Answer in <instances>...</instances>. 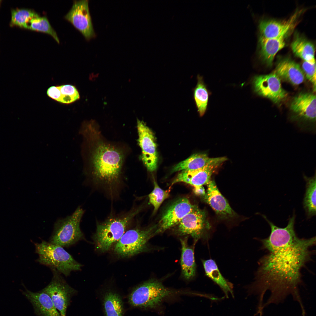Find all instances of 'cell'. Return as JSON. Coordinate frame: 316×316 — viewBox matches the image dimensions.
I'll use <instances>...</instances> for the list:
<instances>
[{
	"instance_id": "8fae6325",
	"label": "cell",
	"mask_w": 316,
	"mask_h": 316,
	"mask_svg": "<svg viewBox=\"0 0 316 316\" xmlns=\"http://www.w3.org/2000/svg\"><path fill=\"white\" fill-rule=\"evenodd\" d=\"M175 226V232L179 236L190 235L195 240L204 237L210 228L203 210L196 206Z\"/></svg>"
},
{
	"instance_id": "6da1fadb",
	"label": "cell",
	"mask_w": 316,
	"mask_h": 316,
	"mask_svg": "<svg viewBox=\"0 0 316 316\" xmlns=\"http://www.w3.org/2000/svg\"><path fill=\"white\" fill-rule=\"evenodd\" d=\"M315 237L300 238L293 244L277 251L269 252L259 262L255 280L248 293L257 295V308L279 303L291 294L304 307L299 292L302 282L301 271L310 260V249L315 245Z\"/></svg>"
},
{
	"instance_id": "7402d4cb",
	"label": "cell",
	"mask_w": 316,
	"mask_h": 316,
	"mask_svg": "<svg viewBox=\"0 0 316 316\" xmlns=\"http://www.w3.org/2000/svg\"><path fill=\"white\" fill-rule=\"evenodd\" d=\"M291 47L296 56L311 64H315V49L311 42L297 34L295 36Z\"/></svg>"
},
{
	"instance_id": "d6986e66",
	"label": "cell",
	"mask_w": 316,
	"mask_h": 316,
	"mask_svg": "<svg viewBox=\"0 0 316 316\" xmlns=\"http://www.w3.org/2000/svg\"><path fill=\"white\" fill-rule=\"evenodd\" d=\"M297 12L286 20H262L259 25L260 36L265 38H272L288 34L295 23L298 15Z\"/></svg>"
},
{
	"instance_id": "9c48e42d",
	"label": "cell",
	"mask_w": 316,
	"mask_h": 316,
	"mask_svg": "<svg viewBox=\"0 0 316 316\" xmlns=\"http://www.w3.org/2000/svg\"><path fill=\"white\" fill-rule=\"evenodd\" d=\"M51 269L53 274L51 280L42 290L50 297L61 316H66L71 298L77 293V291L67 283L56 269Z\"/></svg>"
},
{
	"instance_id": "ba28073f",
	"label": "cell",
	"mask_w": 316,
	"mask_h": 316,
	"mask_svg": "<svg viewBox=\"0 0 316 316\" xmlns=\"http://www.w3.org/2000/svg\"><path fill=\"white\" fill-rule=\"evenodd\" d=\"M290 109L294 114L298 126L304 132L315 133L316 96L310 93H300L293 99Z\"/></svg>"
},
{
	"instance_id": "d6a6232c",
	"label": "cell",
	"mask_w": 316,
	"mask_h": 316,
	"mask_svg": "<svg viewBox=\"0 0 316 316\" xmlns=\"http://www.w3.org/2000/svg\"><path fill=\"white\" fill-rule=\"evenodd\" d=\"M302 70L307 78L313 84L315 91L316 88V64H311L304 61Z\"/></svg>"
},
{
	"instance_id": "4316f807",
	"label": "cell",
	"mask_w": 316,
	"mask_h": 316,
	"mask_svg": "<svg viewBox=\"0 0 316 316\" xmlns=\"http://www.w3.org/2000/svg\"><path fill=\"white\" fill-rule=\"evenodd\" d=\"M103 302L106 316H123V304L118 294L112 291H108L103 296Z\"/></svg>"
},
{
	"instance_id": "4fadbf2b",
	"label": "cell",
	"mask_w": 316,
	"mask_h": 316,
	"mask_svg": "<svg viewBox=\"0 0 316 316\" xmlns=\"http://www.w3.org/2000/svg\"><path fill=\"white\" fill-rule=\"evenodd\" d=\"M138 143L142 151L141 159L147 170H156L158 161L157 145L152 132L142 121L137 119Z\"/></svg>"
},
{
	"instance_id": "1f68e13d",
	"label": "cell",
	"mask_w": 316,
	"mask_h": 316,
	"mask_svg": "<svg viewBox=\"0 0 316 316\" xmlns=\"http://www.w3.org/2000/svg\"><path fill=\"white\" fill-rule=\"evenodd\" d=\"M61 92L59 102L65 104L73 102L80 98L79 93L76 87L70 85L59 86Z\"/></svg>"
},
{
	"instance_id": "cb8c5ba5",
	"label": "cell",
	"mask_w": 316,
	"mask_h": 316,
	"mask_svg": "<svg viewBox=\"0 0 316 316\" xmlns=\"http://www.w3.org/2000/svg\"><path fill=\"white\" fill-rule=\"evenodd\" d=\"M219 158H210L204 153L195 154L175 165L172 168L171 171L173 173L199 169L217 161Z\"/></svg>"
},
{
	"instance_id": "44dd1931",
	"label": "cell",
	"mask_w": 316,
	"mask_h": 316,
	"mask_svg": "<svg viewBox=\"0 0 316 316\" xmlns=\"http://www.w3.org/2000/svg\"><path fill=\"white\" fill-rule=\"evenodd\" d=\"M287 34L272 38L260 36L259 40L260 56L267 66H271L272 65L276 55L285 46V39Z\"/></svg>"
},
{
	"instance_id": "f546056e",
	"label": "cell",
	"mask_w": 316,
	"mask_h": 316,
	"mask_svg": "<svg viewBox=\"0 0 316 316\" xmlns=\"http://www.w3.org/2000/svg\"><path fill=\"white\" fill-rule=\"evenodd\" d=\"M154 188L148 195V197L150 203L154 207V213L157 211L163 202L169 197L171 188L164 190L159 187L154 180Z\"/></svg>"
},
{
	"instance_id": "5bb4252c",
	"label": "cell",
	"mask_w": 316,
	"mask_h": 316,
	"mask_svg": "<svg viewBox=\"0 0 316 316\" xmlns=\"http://www.w3.org/2000/svg\"><path fill=\"white\" fill-rule=\"evenodd\" d=\"M65 18L71 22L87 39L95 35L87 0L75 1Z\"/></svg>"
},
{
	"instance_id": "f1b7e54d",
	"label": "cell",
	"mask_w": 316,
	"mask_h": 316,
	"mask_svg": "<svg viewBox=\"0 0 316 316\" xmlns=\"http://www.w3.org/2000/svg\"><path fill=\"white\" fill-rule=\"evenodd\" d=\"M27 28L48 33L58 43L59 39L56 32L52 28L46 17L40 16L31 19L27 24Z\"/></svg>"
},
{
	"instance_id": "52a82bcc",
	"label": "cell",
	"mask_w": 316,
	"mask_h": 316,
	"mask_svg": "<svg viewBox=\"0 0 316 316\" xmlns=\"http://www.w3.org/2000/svg\"><path fill=\"white\" fill-rule=\"evenodd\" d=\"M157 225L142 229L135 228L128 230L116 242L114 253L122 257L133 256L145 250L149 240L155 234Z\"/></svg>"
},
{
	"instance_id": "ac0fdd59",
	"label": "cell",
	"mask_w": 316,
	"mask_h": 316,
	"mask_svg": "<svg viewBox=\"0 0 316 316\" xmlns=\"http://www.w3.org/2000/svg\"><path fill=\"white\" fill-rule=\"evenodd\" d=\"M22 293L32 304L37 316H61L49 296L41 290L32 292L25 288Z\"/></svg>"
},
{
	"instance_id": "9a60e30c",
	"label": "cell",
	"mask_w": 316,
	"mask_h": 316,
	"mask_svg": "<svg viewBox=\"0 0 316 316\" xmlns=\"http://www.w3.org/2000/svg\"><path fill=\"white\" fill-rule=\"evenodd\" d=\"M226 160L225 157H219L217 161L202 168L194 170L182 171L173 181L171 185L182 182L189 184L194 188L203 187V185H207L211 181V177L215 169Z\"/></svg>"
},
{
	"instance_id": "7a4b0ae2",
	"label": "cell",
	"mask_w": 316,
	"mask_h": 316,
	"mask_svg": "<svg viewBox=\"0 0 316 316\" xmlns=\"http://www.w3.org/2000/svg\"><path fill=\"white\" fill-rule=\"evenodd\" d=\"M86 124L90 174L96 183L113 191L121 181L124 149L104 138L94 121Z\"/></svg>"
},
{
	"instance_id": "2e32d148",
	"label": "cell",
	"mask_w": 316,
	"mask_h": 316,
	"mask_svg": "<svg viewBox=\"0 0 316 316\" xmlns=\"http://www.w3.org/2000/svg\"><path fill=\"white\" fill-rule=\"evenodd\" d=\"M196 206L186 198H180L171 205L162 215L159 222L156 233L175 226Z\"/></svg>"
},
{
	"instance_id": "8992f818",
	"label": "cell",
	"mask_w": 316,
	"mask_h": 316,
	"mask_svg": "<svg viewBox=\"0 0 316 316\" xmlns=\"http://www.w3.org/2000/svg\"><path fill=\"white\" fill-rule=\"evenodd\" d=\"M84 213L79 207L71 215L57 220L49 242L63 247H68L83 238L80 227L81 220Z\"/></svg>"
},
{
	"instance_id": "484cf974",
	"label": "cell",
	"mask_w": 316,
	"mask_h": 316,
	"mask_svg": "<svg viewBox=\"0 0 316 316\" xmlns=\"http://www.w3.org/2000/svg\"><path fill=\"white\" fill-rule=\"evenodd\" d=\"M202 263L206 275L221 289L226 298L230 293L234 297L232 287L222 275L215 261L209 259L203 260Z\"/></svg>"
},
{
	"instance_id": "4dcf8cb0",
	"label": "cell",
	"mask_w": 316,
	"mask_h": 316,
	"mask_svg": "<svg viewBox=\"0 0 316 316\" xmlns=\"http://www.w3.org/2000/svg\"><path fill=\"white\" fill-rule=\"evenodd\" d=\"M39 16L36 12L31 10H14L12 13V23L14 25L27 28L29 21L33 18Z\"/></svg>"
},
{
	"instance_id": "277c9868",
	"label": "cell",
	"mask_w": 316,
	"mask_h": 316,
	"mask_svg": "<svg viewBox=\"0 0 316 316\" xmlns=\"http://www.w3.org/2000/svg\"><path fill=\"white\" fill-rule=\"evenodd\" d=\"M35 252L38 255L37 262L51 269H56L66 276L73 271H79L82 266L63 247L44 241L35 243Z\"/></svg>"
},
{
	"instance_id": "5b68a950",
	"label": "cell",
	"mask_w": 316,
	"mask_h": 316,
	"mask_svg": "<svg viewBox=\"0 0 316 316\" xmlns=\"http://www.w3.org/2000/svg\"><path fill=\"white\" fill-rule=\"evenodd\" d=\"M177 292L166 288L160 281L152 279L135 288L129 296V302L136 307L155 308L166 298Z\"/></svg>"
},
{
	"instance_id": "ffe728a7",
	"label": "cell",
	"mask_w": 316,
	"mask_h": 316,
	"mask_svg": "<svg viewBox=\"0 0 316 316\" xmlns=\"http://www.w3.org/2000/svg\"><path fill=\"white\" fill-rule=\"evenodd\" d=\"M274 72L280 79L296 85L302 83L305 75L299 65L291 59H281L277 64Z\"/></svg>"
},
{
	"instance_id": "7c38bea8",
	"label": "cell",
	"mask_w": 316,
	"mask_h": 316,
	"mask_svg": "<svg viewBox=\"0 0 316 316\" xmlns=\"http://www.w3.org/2000/svg\"><path fill=\"white\" fill-rule=\"evenodd\" d=\"M254 91L258 95L268 98L279 104L287 96L282 87L281 79L274 72L270 74L255 76L253 79Z\"/></svg>"
},
{
	"instance_id": "d4e9b609",
	"label": "cell",
	"mask_w": 316,
	"mask_h": 316,
	"mask_svg": "<svg viewBox=\"0 0 316 316\" xmlns=\"http://www.w3.org/2000/svg\"><path fill=\"white\" fill-rule=\"evenodd\" d=\"M303 178L306 182V190L303 204L307 218L309 219L316 215V172L311 177L304 174Z\"/></svg>"
},
{
	"instance_id": "3957f363",
	"label": "cell",
	"mask_w": 316,
	"mask_h": 316,
	"mask_svg": "<svg viewBox=\"0 0 316 316\" xmlns=\"http://www.w3.org/2000/svg\"><path fill=\"white\" fill-rule=\"evenodd\" d=\"M140 208H132L126 213L110 217L98 223L94 236L97 248L102 252L108 250L125 233Z\"/></svg>"
},
{
	"instance_id": "e0dca14e",
	"label": "cell",
	"mask_w": 316,
	"mask_h": 316,
	"mask_svg": "<svg viewBox=\"0 0 316 316\" xmlns=\"http://www.w3.org/2000/svg\"><path fill=\"white\" fill-rule=\"evenodd\" d=\"M207 187L205 199L218 216L224 219L236 217V213L220 193L215 182L210 181L207 184Z\"/></svg>"
},
{
	"instance_id": "30bf717a",
	"label": "cell",
	"mask_w": 316,
	"mask_h": 316,
	"mask_svg": "<svg viewBox=\"0 0 316 316\" xmlns=\"http://www.w3.org/2000/svg\"><path fill=\"white\" fill-rule=\"evenodd\" d=\"M263 217L269 225L271 231L269 236L261 239L263 248L273 252L291 245L299 238L294 229L296 215L294 212L289 218L286 226L284 228L275 225L265 215Z\"/></svg>"
},
{
	"instance_id": "83f0119b",
	"label": "cell",
	"mask_w": 316,
	"mask_h": 316,
	"mask_svg": "<svg viewBox=\"0 0 316 316\" xmlns=\"http://www.w3.org/2000/svg\"><path fill=\"white\" fill-rule=\"evenodd\" d=\"M197 85L193 90L195 102L200 116H202L207 109L209 93L203 77L197 76Z\"/></svg>"
},
{
	"instance_id": "603a6c76",
	"label": "cell",
	"mask_w": 316,
	"mask_h": 316,
	"mask_svg": "<svg viewBox=\"0 0 316 316\" xmlns=\"http://www.w3.org/2000/svg\"><path fill=\"white\" fill-rule=\"evenodd\" d=\"M187 239L185 238L180 239L181 245V265L183 277L189 280L195 276L196 266L194 250L188 245Z\"/></svg>"
},
{
	"instance_id": "836d02e7",
	"label": "cell",
	"mask_w": 316,
	"mask_h": 316,
	"mask_svg": "<svg viewBox=\"0 0 316 316\" xmlns=\"http://www.w3.org/2000/svg\"><path fill=\"white\" fill-rule=\"evenodd\" d=\"M47 94L49 97L59 102L61 92L59 86L50 87L48 89Z\"/></svg>"
}]
</instances>
